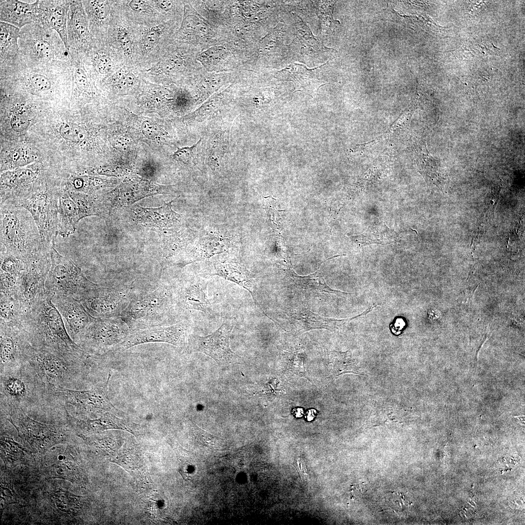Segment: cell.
Instances as JSON below:
<instances>
[{
    "label": "cell",
    "mask_w": 525,
    "mask_h": 525,
    "mask_svg": "<svg viewBox=\"0 0 525 525\" xmlns=\"http://www.w3.org/2000/svg\"><path fill=\"white\" fill-rule=\"evenodd\" d=\"M106 382L89 390H78L58 386L49 394L62 407L72 408L76 412L87 414L104 415L115 409L108 396L107 387L111 377Z\"/></svg>",
    "instance_id": "7c38bea8"
},
{
    "label": "cell",
    "mask_w": 525,
    "mask_h": 525,
    "mask_svg": "<svg viewBox=\"0 0 525 525\" xmlns=\"http://www.w3.org/2000/svg\"><path fill=\"white\" fill-rule=\"evenodd\" d=\"M69 55L73 97L81 103L97 98L99 93L98 88L86 70L78 52L70 48Z\"/></svg>",
    "instance_id": "f546056e"
},
{
    "label": "cell",
    "mask_w": 525,
    "mask_h": 525,
    "mask_svg": "<svg viewBox=\"0 0 525 525\" xmlns=\"http://www.w3.org/2000/svg\"><path fill=\"white\" fill-rule=\"evenodd\" d=\"M405 325L406 322L404 319L401 317H398L390 324V328L393 334L398 335L402 332Z\"/></svg>",
    "instance_id": "681fc988"
},
{
    "label": "cell",
    "mask_w": 525,
    "mask_h": 525,
    "mask_svg": "<svg viewBox=\"0 0 525 525\" xmlns=\"http://www.w3.org/2000/svg\"><path fill=\"white\" fill-rule=\"evenodd\" d=\"M190 326L186 321L154 326L130 332L117 350H125L134 346L152 342L166 343L176 347L185 345L189 338Z\"/></svg>",
    "instance_id": "d6986e66"
},
{
    "label": "cell",
    "mask_w": 525,
    "mask_h": 525,
    "mask_svg": "<svg viewBox=\"0 0 525 525\" xmlns=\"http://www.w3.org/2000/svg\"><path fill=\"white\" fill-rule=\"evenodd\" d=\"M78 52L86 70L98 88L111 75L125 65L122 57L106 40L94 38L85 50Z\"/></svg>",
    "instance_id": "5bb4252c"
},
{
    "label": "cell",
    "mask_w": 525,
    "mask_h": 525,
    "mask_svg": "<svg viewBox=\"0 0 525 525\" xmlns=\"http://www.w3.org/2000/svg\"><path fill=\"white\" fill-rule=\"evenodd\" d=\"M173 201L157 208L139 206L134 210L135 221L143 226L162 230L179 222L180 215L172 208Z\"/></svg>",
    "instance_id": "1f68e13d"
},
{
    "label": "cell",
    "mask_w": 525,
    "mask_h": 525,
    "mask_svg": "<svg viewBox=\"0 0 525 525\" xmlns=\"http://www.w3.org/2000/svg\"><path fill=\"white\" fill-rule=\"evenodd\" d=\"M52 301L66 320L70 335L77 343L81 335L94 318L78 299L73 297L55 295L52 297Z\"/></svg>",
    "instance_id": "603a6c76"
},
{
    "label": "cell",
    "mask_w": 525,
    "mask_h": 525,
    "mask_svg": "<svg viewBox=\"0 0 525 525\" xmlns=\"http://www.w3.org/2000/svg\"><path fill=\"white\" fill-rule=\"evenodd\" d=\"M0 372L18 367L28 361L30 344L22 327L0 326Z\"/></svg>",
    "instance_id": "44dd1931"
},
{
    "label": "cell",
    "mask_w": 525,
    "mask_h": 525,
    "mask_svg": "<svg viewBox=\"0 0 525 525\" xmlns=\"http://www.w3.org/2000/svg\"><path fill=\"white\" fill-rule=\"evenodd\" d=\"M0 378L1 414L13 408H20L25 412L54 406L44 385L28 361L0 372Z\"/></svg>",
    "instance_id": "277c9868"
},
{
    "label": "cell",
    "mask_w": 525,
    "mask_h": 525,
    "mask_svg": "<svg viewBox=\"0 0 525 525\" xmlns=\"http://www.w3.org/2000/svg\"><path fill=\"white\" fill-rule=\"evenodd\" d=\"M88 358H72L52 350L30 345L28 361L34 368L49 393L55 387L79 388L87 373Z\"/></svg>",
    "instance_id": "5b68a950"
},
{
    "label": "cell",
    "mask_w": 525,
    "mask_h": 525,
    "mask_svg": "<svg viewBox=\"0 0 525 525\" xmlns=\"http://www.w3.org/2000/svg\"><path fill=\"white\" fill-rule=\"evenodd\" d=\"M0 243L5 251L25 263L43 249L39 232L30 212L10 201L0 204Z\"/></svg>",
    "instance_id": "3957f363"
},
{
    "label": "cell",
    "mask_w": 525,
    "mask_h": 525,
    "mask_svg": "<svg viewBox=\"0 0 525 525\" xmlns=\"http://www.w3.org/2000/svg\"><path fill=\"white\" fill-rule=\"evenodd\" d=\"M101 216L98 200L92 195L70 191L59 192L58 234L67 237L74 233L83 218Z\"/></svg>",
    "instance_id": "4fadbf2b"
},
{
    "label": "cell",
    "mask_w": 525,
    "mask_h": 525,
    "mask_svg": "<svg viewBox=\"0 0 525 525\" xmlns=\"http://www.w3.org/2000/svg\"><path fill=\"white\" fill-rule=\"evenodd\" d=\"M0 266V272L20 276L25 269V263L1 248Z\"/></svg>",
    "instance_id": "b9f144b4"
},
{
    "label": "cell",
    "mask_w": 525,
    "mask_h": 525,
    "mask_svg": "<svg viewBox=\"0 0 525 525\" xmlns=\"http://www.w3.org/2000/svg\"><path fill=\"white\" fill-rule=\"evenodd\" d=\"M59 193L47 187L37 188L25 198L12 202L30 212L38 228L42 245L48 248L54 247L58 234Z\"/></svg>",
    "instance_id": "9c48e42d"
},
{
    "label": "cell",
    "mask_w": 525,
    "mask_h": 525,
    "mask_svg": "<svg viewBox=\"0 0 525 525\" xmlns=\"http://www.w3.org/2000/svg\"><path fill=\"white\" fill-rule=\"evenodd\" d=\"M207 285L206 281L201 279L180 283L176 299L185 309L210 313L212 307L208 297Z\"/></svg>",
    "instance_id": "4dcf8cb0"
},
{
    "label": "cell",
    "mask_w": 525,
    "mask_h": 525,
    "mask_svg": "<svg viewBox=\"0 0 525 525\" xmlns=\"http://www.w3.org/2000/svg\"><path fill=\"white\" fill-rule=\"evenodd\" d=\"M90 32L95 39L106 40L112 6L111 0H82Z\"/></svg>",
    "instance_id": "d6a6232c"
},
{
    "label": "cell",
    "mask_w": 525,
    "mask_h": 525,
    "mask_svg": "<svg viewBox=\"0 0 525 525\" xmlns=\"http://www.w3.org/2000/svg\"><path fill=\"white\" fill-rule=\"evenodd\" d=\"M129 119L128 129L133 138L154 146H159L165 142L167 133L154 119L140 115H132Z\"/></svg>",
    "instance_id": "836d02e7"
},
{
    "label": "cell",
    "mask_w": 525,
    "mask_h": 525,
    "mask_svg": "<svg viewBox=\"0 0 525 525\" xmlns=\"http://www.w3.org/2000/svg\"><path fill=\"white\" fill-rule=\"evenodd\" d=\"M214 266V274L231 281L245 289L251 294L256 304L260 307L254 294V283L247 270L238 259L228 258L223 262H216Z\"/></svg>",
    "instance_id": "d590c367"
},
{
    "label": "cell",
    "mask_w": 525,
    "mask_h": 525,
    "mask_svg": "<svg viewBox=\"0 0 525 525\" xmlns=\"http://www.w3.org/2000/svg\"><path fill=\"white\" fill-rule=\"evenodd\" d=\"M40 176L38 169H21L2 174L0 204L8 201L16 202L28 196L37 189L35 186Z\"/></svg>",
    "instance_id": "7402d4cb"
},
{
    "label": "cell",
    "mask_w": 525,
    "mask_h": 525,
    "mask_svg": "<svg viewBox=\"0 0 525 525\" xmlns=\"http://www.w3.org/2000/svg\"><path fill=\"white\" fill-rule=\"evenodd\" d=\"M143 79L138 67L123 65L107 78L100 88L110 97L136 96L140 92Z\"/></svg>",
    "instance_id": "d4e9b609"
},
{
    "label": "cell",
    "mask_w": 525,
    "mask_h": 525,
    "mask_svg": "<svg viewBox=\"0 0 525 525\" xmlns=\"http://www.w3.org/2000/svg\"><path fill=\"white\" fill-rule=\"evenodd\" d=\"M166 20L149 25H135V37L138 65L145 69L158 62L165 53V42L168 30Z\"/></svg>",
    "instance_id": "e0dca14e"
},
{
    "label": "cell",
    "mask_w": 525,
    "mask_h": 525,
    "mask_svg": "<svg viewBox=\"0 0 525 525\" xmlns=\"http://www.w3.org/2000/svg\"><path fill=\"white\" fill-rule=\"evenodd\" d=\"M61 136L65 140L72 142H79L83 138V135L77 126L70 123L61 124L59 129Z\"/></svg>",
    "instance_id": "bcb514c9"
},
{
    "label": "cell",
    "mask_w": 525,
    "mask_h": 525,
    "mask_svg": "<svg viewBox=\"0 0 525 525\" xmlns=\"http://www.w3.org/2000/svg\"><path fill=\"white\" fill-rule=\"evenodd\" d=\"M70 190L92 195L96 192L112 185L113 181L93 176H74L69 181Z\"/></svg>",
    "instance_id": "f35d334b"
},
{
    "label": "cell",
    "mask_w": 525,
    "mask_h": 525,
    "mask_svg": "<svg viewBox=\"0 0 525 525\" xmlns=\"http://www.w3.org/2000/svg\"><path fill=\"white\" fill-rule=\"evenodd\" d=\"M1 88H16L36 95H52L71 85L70 62L56 61L35 65L21 58L15 65L0 69Z\"/></svg>",
    "instance_id": "7a4b0ae2"
},
{
    "label": "cell",
    "mask_w": 525,
    "mask_h": 525,
    "mask_svg": "<svg viewBox=\"0 0 525 525\" xmlns=\"http://www.w3.org/2000/svg\"><path fill=\"white\" fill-rule=\"evenodd\" d=\"M319 67L309 69L300 64L292 63L278 71L277 77L284 81L293 82L294 92L300 91L316 99L320 87L327 84L324 82Z\"/></svg>",
    "instance_id": "484cf974"
},
{
    "label": "cell",
    "mask_w": 525,
    "mask_h": 525,
    "mask_svg": "<svg viewBox=\"0 0 525 525\" xmlns=\"http://www.w3.org/2000/svg\"><path fill=\"white\" fill-rule=\"evenodd\" d=\"M163 187L154 182L133 176L125 179L114 190L98 199L102 216L109 214L113 208L129 205L145 197L162 192Z\"/></svg>",
    "instance_id": "2e32d148"
},
{
    "label": "cell",
    "mask_w": 525,
    "mask_h": 525,
    "mask_svg": "<svg viewBox=\"0 0 525 525\" xmlns=\"http://www.w3.org/2000/svg\"><path fill=\"white\" fill-rule=\"evenodd\" d=\"M51 249L41 252L25 263L20 275L17 296L24 317L46 294L45 283L51 266Z\"/></svg>",
    "instance_id": "8fae6325"
},
{
    "label": "cell",
    "mask_w": 525,
    "mask_h": 525,
    "mask_svg": "<svg viewBox=\"0 0 525 525\" xmlns=\"http://www.w3.org/2000/svg\"><path fill=\"white\" fill-rule=\"evenodd\" d=\"M50 258L51 266L45 289L52 298L61 295L79 300L87 292L99 286L87 279L72 260L60 254L54 247L51 249Z\"/></svg>",
    "instance_id": "ba28073f"
},
{
    "label": "cell",
    "mask_w": 525,
    "mask_h": 525,
    "mask_svg": "<svg viewBox=\"0 0 525 525\" xmlns=\"http://www.w3.org/2000/svg\"><path fill=\"white\" fill-rule=\"evenodd\" d=\"M20 29L10 24L0 22V69L11 67L21 58L18 45Z\"/></svg>",
    "instance_id": "e575fe53"
},
{
    "label": "cell",
    "mask_w": 525,
    "mask_h": 525,
    "mask_svg": "<svg viewBox=\"0 0 525 525\" xmlns=\"http://www.w3.org/2000/svg\"><path fill=\"white\" fill-rule=\"evenodd\" d=\"M11 124L15 131L20 132L24 130L28 126L29 122L25 115L17 113L12 116Z\"/></svg>",
    "instance_id": "c3c4849f"
},
{
    "label": "cell",
    "mask_w": 525,
    "mask_h": 525,
    "mask_svg": "<svg viewBox=\"0 0 525 525\" xmlns=\"http://www.w3.org/2000/svg\"><path fill=\"white\" fill-rule=\"evenodd\" d=\"M19 277L0 272V294L17 295Z\"/></svg>",
    "instance_id": "f6af8a7d"
},
{
    "label": "cell",
    "mask_w": 525,
    "mask_h": 525,
    "mask_svg": "<svg viewBox=\"0 0 525 525\" xmlns=\"http://www.w3.org/2000/svg\"><path fill=\"white\" fill-rule=\"evenodd\" d=\"M18 45L23 60L28 65L70 61L69 52L58 33L40 21L20 29Z\"/></svg>",
    "instance_id": "8992f818"
},
{
    "label": "cell",
    "mask_w": 525,
    "mask_h": 525,
    "mask_svg": "<svg viewBox=\"0 0 525 525\" xmlns=\"http://www.w3.org/2000/svg\"><path fill=\"white\" fill-rule=\"evenodd\" d=\"M135 25L112 8L106 41L118 52L124 65L129 66L138 65Z\"/></svg>",
    "instance_id": "ffe728a7"
},
{
    "label": "cell",
    "mask_w": 525,
    "mask_h": 525,
    "mask_svg": "<svg viewBox=\"0 0 525 525\" xmlns=\"http://www.w3.org/2000/svg\"><path fill=\"white\" fill-rule=\"evenodd\" d=\"M327 2H323L320 7L321 26L322 31H330L336 22L332 18V6H327Z\"/></svg>",
    "instance_id": "7dc6e473"
},
{
    "label": "cell",
    "mask_w": 525,
    "mask_h": 525,
    "mask_svg": "<svg viewBox=\"0 0 525 525\" xmlns=\"http://www.w3.org/2000/svg\"><path fill=\"white\" fill-rule=\"evenodd\" d=\"M232 323H223L212 333L205 336H190L189 341L194 351L204 353L220 365L239 363L242 357L230 348L229 339L233 329Z\"/></svg>",
    "instance_id": "ac0fdd59"
},
{
    "label": "cell",
    "mask_w": 525,
    "mask_h": 525,
    "mask_svg": "<svg viewBox=\"0 0 525 525\" xmlns=\"http://www.w3.org/2000/svg\"><path fill=\"white\" fill-rule=\"evenodd\" d=\"M112 9L138 25H149L166 20L150 0H111Z\"/></svg>",
    "instance_id": "4316f807"
},
{
    "label": "cell",
    "mask_w": 525,
    "mask_h": 525,
    "mask_svg": "<svg viewBox=\"0 0 525 525\" xmlns=\"http://www.w3.org/2000/svg\"><path fill=\"white\" fill-rule=\"evenodd\" d=\"M334 374L339 376L346 373L360 374L358 366L349 351H334L332 362Z\"/></svg>",
    "instance_id": "ab89813d"
},
{
    "label": "cell",
    "mask_w": 525,
    "mask_h": 525,
    "mask_svg": "<svg viewBox=\"0 0 525 525\" xmlns=\"http://www.w3.org/2000/svg\"><path fill=\"white\" fill-rule=\"evenodd\" d=\"M130 293L128 289L99 286L79 300L94 318L119 317L134 298Z\"/></svg>",
    "instance_id": "9a60e30c"
},
{
    "label": "cell",
    "mask_w": 525,
    "mask_h": 525,
    "mask_svg": "<svg viewBox=\"0 0 525 525\" xmlns=\"http://www.w3.org/2000/svg\"><path fill=\"white\" fill-rule=\"evenodd\" d=\"M175 300L170 288L161 285L145 295L134 298L121 316L130 332L164 325Z\"/></svg>",
    "instance_id": "52a82bcc"
},
{
    "label": "cell",
    "mask_w": 525,
    "mask_h": 525,
    "mask_svg": "<svg viewBox=\"0 0 525 525\" xmlns=\"http://www.w3.org/2000/svg\"><path fill=\"white\" fill-rule=\"evenodd\" d=\"M169 90L160 85L151 83L143 79L139 94L138 103L145 110L158 111L170 100Z\"/></svg>",
    "instance_id": "8d00e7d4"
},
{
    "label": "cell",
    "mask_w": 525,
    "mask_h": 525,
    "mask_svg": "<svg viewBox=\"0 0 525 525\" xmlns=\"http://www.w3.org/2000/svg\"><path fill=\"white\" fill-rule=\"evenodd\" d=\"M23 319L17 295L0 294V326L22 327Z\"/></svg>",
    "instance_id": "74e56055"
},
{
    "label": "cell",
    "mask_w": 525,
    "mask_h": 525,
    "mask_svg": "<svg viewBox=\"0 0 525 525\" xmlns=\"http://www.w3.org/2000/svg\"><path fill=\"white\" fill-rule=\"evenodd\" d=\"M130 330L121 316L95 318L77 342L87 357H98L117 350Z\"/></svg>",
    "instance_id": "30bf717a"
},
{
    "label": "cell",
    "mask_w": 525,
    "mask_h": 525,
    "mask_svg": "<svg viewBox=\"0 0 525 525\" xmlns=\"http://www.w3.org/2000/svg\"><path fill=\"white\" fill-rule=\"evenodd\" d=\"M71 0H39L40 18L38 21L56 31L69 52L67 40L68 14Z\"/></svg>",
    "instance_id": "83f0119b"
},
{
    "label": "cell",
    "mask_w": 525,
    "mask_h": 525,
    "mask_svg": "<svg viewBox=\"0 0 525 525\" xmlns=\"http://www.w3.org/2000/svg\"><path fill=\"white\" fill-rule=\"evenodd\" d=\"M226 132L216 135L210 149L209 159L214 166H217L223 159L228 145V135Z\"/></svg>",
    "instance_id": "7bdbcfd3"
},
{
    "label": "cell",
    "mask_w": 525,
    "mask_h": 525,
    "mask_svg": "<svg viewBox=\"0 0 525 525\" xmlns=\"http://www.w3.org/2000/svg\"><path fill=\"white\" fill-rule=\"evenodd\" d=\"M200 141L201 139L191 146L177 148V150L172 156L173 158L187 165L193 163L195 158L197 148Z\"/></svg>",
    "instance_id": "ee69618b"
},
{
    "label": "cell",
    "mask_w": 525,
    "mask_h": 525,
    "mask_svg": "<svg viewBox=\"0 0 525 525\" xmlns=\"http://www.w3.org/2000/svg\"><path fill=\"white\" fill-rule=\"evenodd\" d=\"M40 18L39 0L27 3L18 0H0V20L20 29L38 21Z\"/></svg>",
    "instance_id": "f1b7e54d"
},
{
    "label": "cell",
    "mask_w": 525,
    "mask_h": 525,
    "mask_svg": "<svg viewBox=\"0 0 525 525\" xmlns=\"http://www.w3.org/2000/svg\"><path fill=\"white\" fill-rule=\"evenodd\" d=\"M67 40L70 49L85 50L94 39L82 0H71L68 14Z\"/></svg>",
    "instance_id": "cb8c5ba5"
},
{
    "label": "cell",
    "mask_w": 525,
    "mask_h": 525,
    "mask_svg": "<svg viewBox=\"0 0 525 525\" xmlns=\"http://www.w3.org/2000/svg\"><path fill=\"white\" fill-rule=\"evenodd\" d=\"M109 140L110 144L125 157H134L136 144L135 139L130 135L119 133L110 136Z\"/></svg>",
    "instance_id": "60d3db41"
},
{
    "label": "cell",
    "mask_w": 525,
    "mask_h": 525,
    "mask_svg": "<svg viewBox=\"0 0 525 525\" xmlns=\"http://www.w3.org/2000/svg\"><path fill=\"white\" fill-rule=\"evenodd\" d=\"M22 328L30 345L72 358L88 357L70 337L63 317L47 293L24 317Z\"/></svg>",
    "instance_id": "6da1fadb"
}]
</instances>
